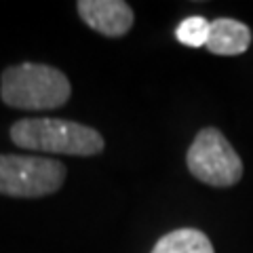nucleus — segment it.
I'll return each mask as SVG.
<instances>
[{
    "label": "nucleus",
    "instance_id": "obj_5",
    "mask_svg": "<svg viewBox=\"0 0 253 253\" xmlns=\"http://www.w3.org/2000/svg\"><path fill=\"white\" fill-rule=\"evenodd\" d=\"M76 11L93 32L108 38L125 36L135 21L133 9L125 0H81Z\"/></svg>",
    "mask_w": 253,
    "mask_h": 253
},
{
    "label": "nucleus",
    "instance_id": "obj_3",
    "mask_svg": "<svg viewBox=\"0 0 253 253\" xmlns=\"http://www.w3.org/2000/svg\"><path fill=\"white\" fill-rule=\"evenodd\" d=\"M66 165L46 156L0 154V194L13 199H42L61 190Z\"/></svg>",
    "mask_w": 253,
    "mask_h": 253
},
{
    "label": "nucleus",
    "instance_id": "obj_4",
    "mask_svg": "<svg viewBox=\"0 0 253 253\" xmlns=\"http://www.w3.org/2000/svg\"><path fill=\"white\" fill-rule=\"evenodd\" d=\"M186 165L192 177L213 188H230L243 177L241 156L215 126H205L196 133L188 148Z\"/></svg>",
    "mask_w": 253,
    "mask_h": 253
},
{
    "label": "nucleus",
    "instance_id": "obj_7",
    "mask_svg": "<svg viewBox=\"0 0 253 253\" xmlns=\"http://www.w3.org/2000/svg\"><path fill=\"white\" fill-rule=\"evenodd\" d=\"M150 253H215L209 236L196 228H177L156 241Z\"/></svg>",
    "mask_w": 253,
    "mask_h": 253
},
{
    "label": "nucleus",
    "instance_id": "obj_6",
    "mask_svg": "<svg viewBox=\"0 0 253 253\" xmlns=\"http://www.w3.org/2000/svg\"><path fill=\"white\" fill-rule=\"evenodd\" d=\"M207 51L213 55H241L251 46V30L243 21H236L230 17H219L211 21L209 28V41Z\"/></svg>",
    "mask_w": 253,
    "mask_h": 253
},
{
    "label": "nucleus",
    "instance_id": "obj_8",
    "mask_svg": "<svg viewBox=\"0 0 253 253\" xmlns=\"http://www.w3.org/2000/svg\"><path fill=\"white\" fill-rule=\"evenodd\" d=\"M209 28H211V21L201 17V15H192V17H186L177 26L175 36L181 44L199 49V46H205L209 41Z\"/></svg>",
    "mask_w": 253,
    "mask_h": 253
},
{
    "label": "nucleus",
    "instance_id": "obj_2",
    "mask_svg": "<svg viewBox=\"0 0 253 253\" xmlns=\"http://www.w3.org/2000/svg\"><path fill=\"white\" fill-rule=\"evenodd\" d=\"M72 86L61 70L46 63H19L0 76V97L17 110H55L68 104Z\"/></svg>",
    "mask_w": 253,
    "mask_h": 253
},
{
    "label": "nucleus",
    "instance_id": "obj_1",
    "mask_svg": "<svg viewBox=\"0 0 253 253\" xmlns=\"http://www.w3.org/2000/svg\"><path fill=\"white\" fill-rule=\"evenodd\" d=\"M9 135L17 148L46 154L97 156L106 148L99 131L66 118H21L11 125Z\"/></svg>",
    "mask_w": 253,
    "mask_h": 253
}]
</instances>
